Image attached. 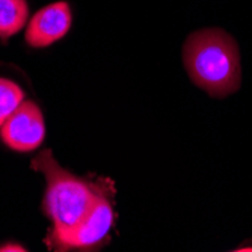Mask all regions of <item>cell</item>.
Listing matches in <instances>:
<instances>
[{
    "label": "cell",
    "instance_id": "cell-2",
    "mask_svg": "<svg viewBox=\"0 0 252 252\" xmlns=\"http://www.w3.org/2000/svg\"><path fill=\"white\" fill-rule=\"evenodd\" d=\"M31 168L45 180L42 213L52 223L49 233H65L74 228L95 202L100 177L83 178L66 171L58 163L52 150L35 156Z\"/></svg>",
    "mask_w": 252,
    "mask_h": 252
},
{
    "label": "cell",
    "instance_id": "cell-4",
    "mask_svg": "<svg viewBox=\"0 0 252 252\" xmlns=\"http://www.w3.org/2000/svg\"><path fill=\"white\" fill-rule=\"evenodd\" d=\"M0 139L15 153H32L45 139V123L39 106L25 100L0 127Z\"/></svg>",
    "mask_w": 252,
    "mask_h": 252
},
{
    "label": "cell",
    "instance_id": "cell-7",
    "mask_svg": "<svg viewBox=\"0 0 252 252\" xmlns=\"http://www.w3.org/2000/svg\"><path fill=\"white\" fill-rule=\"evenodd\" d=\"M25 101V91L14 80L0 77V127Z\"/></svg>",
    "mask_w": 252,
    "mask_h": 252
},
{
    "label": "cell",
    "instance_id": "cell-6",
    "mask_svg": "<svg viewBox=\"0 0 252 252\" xmlns=\"http://www.w3.org/2000/svg\"><path fill=\"white\" fill-rule=\"evenodd\" d=\"M28 21V0H0V39L3 42L25 29Z\"/></svg>",
    "mask_w": 252,
    "mask_h": 252
},
{
    "label": "cell",
    "instance_id": "cell-8",
    "mask_svg": "<svg viewBox=\"0 0 252 252\" xmlns=\"http://www.w3.org/2000/svg\"><path fill=\"white\" fill-rule=\"evenodd\" d=\"M6 251H17V252H21V251H28L25 246L21 245H17V243H5V245H0V252H6Z\"/></svg>",
    "mask_w": 252,
    "mask_h": 252
},
{
    "label": "cell",
    "instance_id": "cell-1",
    "mask_svg": "<svg viewBox=\"0 0 252 252\" xmlns=\"http://www.w3.org/2000/svg\"><path fill=\"white\" fill-rule=\"evenodd\" d=\"M183 63L198 88L213 98L237 93L242 85V63L236 39L219 28L190 33L183 45Z\"/></svg>",
    "mask_w": 252,
    "mask_h": 252
},
{
    "label": "cell",
    "instance_id": "cell-5",
    "mask_svg": "<svg viewBox=\"0 0 252 252\" xmlns=\"http://www.w3.org/2000/svg\"><path fill=\"white\" fill-rule=\"evenodd\" d=\"M73 26L71 6L63 0L39 8L28 21L25 41L32 49H47L68 35Z\"/></svg>",
    "mask_w": 252,
    "mask_h": 252
},
{
    "label": "cell",
    "instance_id": "cell-9",
    "mask_svg": "<svg viewBox=\"0 0 252 252\" xmlns=\"http://www.w3.org/2000/svg\"><path fill=\"white\" fill-rule=\"evenodd\" d=\"M236 251H252V245H248V246H240V248H237Z\"/></svg>",
    "mask_w": 252,
    "mask_h": 252
},
{
    "label": "cell",
    "instance_id": "cell-3",
    "mask_svg": "<svg viewBox=\"0 0 252 252\" xmlns=\"http://www.w3.org/2000/svg\"><path fill=\"white\" fill-rule=\"evenodd\" d=\"M115 183L109 177H100L98 196L86 216L65 233H47L44 243L50 251H100L110 242L115 225Z\"/></svg>",
    "mask_w": 252,
    "mask_h": 252
}]
</instances>
